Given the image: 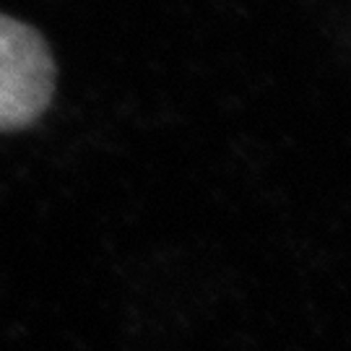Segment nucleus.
Returning a JSON list of instances; mask_svg holds the SVG:
<instances>
[{"instance_id": "obj_1", "label": "nucleus", "mask_w": 351, "mask_h": 351, "mask_svg": "<svg viewBox=\"0 0 351 351\" xmlns=\"http://www.w3.org/2000/svg\"><path fill=\"white\" fill-rule=\"evenodd\" d=\"M55 60L37 29L0 13V130H24L50 107Z\"/></svg>"}]
</instances>
